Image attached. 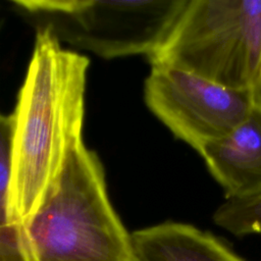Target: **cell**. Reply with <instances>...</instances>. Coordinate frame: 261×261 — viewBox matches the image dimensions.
Here are the masks:
<instances>
[{
    "label": "cell",
    "instance_id": "cell-1",
    "mask_svg": "<svg viewBox=\"0 0 261 261\" xmlns=\"http://www.w3.org/2000/svg\"><path fill=\"white\" fill-rule=\"evenodd\" d=\"M89 59L62 49L46 29L35 47L12 115L10 211L20 225L40 207L70 150L82 142Z\"/></svg>",
    "mask_w": 261,
    "mask_h": 261
},
{
    "label": "cell",
    "instance_id": "cell-2",
    "mask_svg": "<svg viewBox=\"0 0 261 261\" xmlns=\"http://www.w3.org/2000/svg\"><path fill=\"white\" fill-rule=\"evenodd\" d=\"M29 261H135L97 155L82 142L40 207L21 224Z\"/></svg>",
    "mask_w": 261,
    "mask_h": 261
},
{
    "label": "cell",
    "instance_id": "cell-3",
    "mask_svg": "<svg viewBox=\"0 0 261 261\" xmlns=\"http://www.w3.org/2000/svg\"><path fill=\"white\" fill-rule=\"evenodd\" d=\"M152 65L189 71L220 86L257 90L261 0H189Z\"/></svg>",
    "mask_w": 261,
    "mask_h": 261
},
{
    "label": "cell",
    "instance_id": "cell-4",
    "mask_svg": "<svg viewBox=\"0 0 261 261\" xmlns=\"http://www.w3.org/2000/svg\"><path fill=\"white\" fill-rule=\"evenodd\" d=\"M189 0L57 1L18 0L11 3L30 16L38 29L59 42L116 58L157 51Z\"/></svg>",
    "mask_w": 261,
    "mask_h": 261
},
{
    "label": "cell",
    "instance_id": "cell-5",
    "mask_svg": "<svg viewBox=\"0 0 261 261\" xmlns=\"http://www.w3.org/2000/svg\"><path fill=\"white\" fill-rule=\"evenodd\" d=\"M144 98L172 135L199 152L243 122L256 102L252 90L220 86L189 71L152 65Z\"/></svg>",
    "mask_w": 261,
    "mask_h": 261
},
{
    "label": "cell",
    "instance_id": "cell-6",
    "mask_svg": "<svg viewBox=\"0 0 261 261\" xmlns=\"http://www.w3.org/2000/svg\"><path fill=\"white\" fill-rule=\"evenodd\" d=\"M207 169L221 186L225 199H245L261 193V105L221 139L199 152Z\"/></svg>",
    "mask_w": 261,
    "mask_h": 261
},
{
    "label": "cell",
    "instance_id": "cell-7",
    "mask_svg": "<svg viewBox=\"0 0 261 261\" xmlns=\"http://www.w3.org/2000/svg\"><path fill=\"white\" fill-rule=\"evenodd\" d=\"M135 261H247L190 223L166 221L130 233Z\"/></svg>",
    "mask_w": 261,
    "mask_h": 261
},
{
    "label": "cell",
    "instance_id": "cell-8",
    "mask_svg": "<svg viewBox=\"0 0 261 261\" xmlns=\"http://www.w3.org/2000/svg\"><path fill=\"white\" fill-rule=\"evenodd\" d=\"M12 115L0 114V261H29L22 228L10 211Z\"/></svg>",
    "mask_w": 261,
    "mask_h": 261
},
{
    "label": "cell",
    "instance_id": "cell-9",
    "mask_svg": "<svg viewBox=\"0 0 261 261\" xmlns=\"http://www.w3.org/2000/svg\"><path fill=\"white\" fill-rule=\"evenodd\" d=\"M212 219L217 226L238 237L261 234V193L245 199H225Z\"/></svg>",
    "mask_w": 261,
    "mask_h": 261
},
{
    "label": "cell",
    "instance_id": "cell-10",
    "mask_svg": "<svg viewBox=\"0 0 261 261\" xmlns=\"http://www.w3.org/2000/svg\"><path fill=\"white\" fill-rule=\"evenodd\" d=\"M256 95V102L257 104L261 105V70H260V77H259V84L257 87V90L255 92Z\"/></svg>",
    "mask_w": 261,
    "mask_h": 261
}]
</instances>
